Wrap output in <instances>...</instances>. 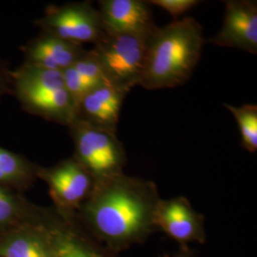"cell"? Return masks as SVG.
<instances>
[{
    "instance_id": "6da1fadb",
    "label": "cell",
    "mask_w": 257,
    "mask_h": 257,
    "mask_svg": "<svg viewBox=\"0 0 257 257\" xmlns=\"http://www.w3.org/2000/svg\"><path fill=\"white\" fill-rule=\"evenodd\" d=\"M160 199L155 182L123 172L95 181L79 209L92 236L119 253L158 231L156 211Z\"/></svg>"
},
{
    "instance_id": "7a4b0ae2",
    "label": "cell",
    "mask_w": 257,
    "mask_h": 257,
    "mask_svg": "<svg viewBox=\"0 0 257 257\" xmlns=\"http://www.w3.org/2000/svg\"><path fill=\"white\" fill-rule=\"evenodd\" d=\"M202 26L193 18L175 19L156 27L148 44L139 86L147 90L179 87L187 82L201 58Z\"/></svg>"
},
{
    "instance_id": "3957f363",
    "label": "cell",
    "mask_w": 257,
    "mask_h": 257,
    "mask_svg": "<svg viewBox=\"0 0 257 257\" xmlns=\"http://www.w3.org/2000/svg\"><path fill=\"white\" fill-rule=\"evenodd\" d=\"M150 36H104L91 50L108 82L130 92L139 86L144 72Z\"/></svg>"
},
{
    "instance_id": "277c9868",
    "label": "cell",
    "mask_w": 257,
    "mask_h": 257,
    "mask_svg": "<svg viewBox=\"0 0 257 257\" xmlns=\"http://www.w3.org/2000/svg\"><path fill=\"white\" fill-rule=\"evenodd\" d=\"M75 146L74 158L97 180L123 173L125 148L117 136L76 119L70 126Z\"/></svg>"
},
{
    "instance_id": "5b68a950",
    "label": "cell",
    "mask_w": 257,
    "mask_h": 257,
    "mask_svg": "<svg viewBox=\"0 0 257 257\" xmlns=\"http://www.w3.org/2000/svg\"><path fill=\"white\" fill-rule=\"evenodd\" d=\"M36 23L43 33L78 45L95 44L105 34L99 12L89 1L51 6Z\"/></svg>"
},
{
    "instance_id": "8992f818",
    "label": "cell",
    "mask_w": 257,
    "mask_h": 257,
    "mask_svg": "<svg viewBox=\"0 0 257 257\" xmlns=\"http://www.w3.org/2000/svg\"><path fill=\"white\" fill-rule=\"evenodd\" d=\"M204 215L195 211L185 196L160 199L156 211V225L175 240L180 247L206 241Z\"/></svg>"
},
{
    "instance_id": "52a82bcc",
    "label": "cell",
    "mask_w": 257,
    "mask_h": 257,
    "mask_svg": "<svg viewBox=\"0 0 257 257\" xmlns=\"http://www.w3.org/2000/svg\"><path fill=\"white\" fill-rule=\"evenodd\" d=\"M221 30L209 39L216 46L257 53V2L253 0H227Z\"/></svg>"
},
{
    "instance_id": "ba28073f",
    "label": "cell",
    "mask_w": 257,
    "mask_h": 257,
    "mask_svg": "<svg viewBox=\"0 0 257 257\" xmlns=\"http://www.w3.org/2000/svg\"><path fill=\"white\" fill-rule=\"evenodd\" d=\"M53 198L65 210L80 207L92 193L95 179L74 157L41 172Z\"/></svg>"
},
{
    "instance_id": "9c48e42d",
    "label": "cell",
    "mask_w": 257,
    "mask_h": 257,
    "mask_svg": "<svg viewBox=\"0 0 257 257\" xmlns=\"http://www.w3.org/2000/svg\"><path fill=\"white\" fill-rule=\"evenodd\" d=\"M98 3L105 34L149 36L156 28L147 1L102 0Z\"/></svg>"
},
{
    "instance_id": "30bf717a",
    "label": "cell",
    "mask_w": 257,
    "mask_h": 257,
    "mask_svg": "<svg viewBox=\"0 0 257 257\" xmlns=\"http://www.w3.org/2000/svg\"><path fill=\"white\" fill-rule=\"evenodd\" d=\"M128 92L110 84L93 88L79 103L77 119L116 135L120 111Z\"/></svg>"
},
{
    "instance_id": "8fae6325",
    "label": "cell",
    "mask_w": 257,
    "mask_h": 257,
    "mask_svg": "<svg viewBox=\"0 0 257 257\" xmlns=\"http://www.w3.org/2000/svg\"><path fill=\"white\" fill-rule=\"evenodd\" d=\"M81 45L43 33L24 49L27 64L63 72L83 55Z\"/></svg>"
},
{
    "instance_id": "7c38bea8",
    "label": "cell",
    "mask_w": 257,
    "mask_h": 257,
    "mask_svg": "<svg viewBox=\"0 0 257 257\" xmlns=\"http://www.w3.org/2000/svg\"><path fill=\"white\" fill-rule=\"evenodd\" d=\"M18 95L26 109L45 119L69 127L77 119V105L66 88L22 92Z\"/></svg>"
},
{
    "instance_id": "4fadbf2b",
    "label": "cell",
    "mask_w": 257,
    "mask_h": 257,
    "mask_svg": "<svg viewBox=\"0 0 257 257\" xmlns=\"http://www.w3.org/2000/svg\"><path fill=\"white\" fill-rule=\"evenodd\" d=\"M44 240L52 257H119L96 239L86 238L62 225L53 226Z\"/></svg>"
},
{
    "instance_id": "5bb4252c",
    "label": "cell",
    "mask_w": 257,
    "mask_h": 257,
    "mask_svg": "<svg viewBox=\"0 0 257 257\" xmlns=\"http://www.w3.org/2000/svg\"><path fill=\"white\" fill-rule=\"evenodd\" d=\"M223 106L230 110L238 124L243 148L249 153L257 151V106L254 104H244L234 107L224 103Z\"/></svg>"
},
{
    "instance_id": "9a60e30c",
    "label": "cell",
    "mask_w": 257,
    "mask_h": 257,
    "mask_svg": "<svg viewBox=\"0 0 257 257\" xmlns=\"http://www.w3.org/2000/svg\"><path fill=\"white\" fill-rule=\"evenodd\" d=\"M2 257H52L44 240L19 236L11 239L0 246Z\"/></svg>"
},
{
    "instance_id": "2e32d148",
    "label": "cell",
    "mask_w": 257,
    "mask_h": 257,
    "mask_svg": "<svg viewBox=\"0 0 257 257\" xmlns=\"http://www.w3.org/2000/svg\"><path fill=\"white\" fill-rule=\"evenodd\" d=\"M72 67L92 88L109 84L101 66L91 51H85Z\"/></svg>"
},
{
    "instance_id": "e0dca14e",
    "label": "cell",
    "mask_w": 257,
    "mask_h": 257,
    "mask_svg": "<svg viewBox=\"0 0 257 257\" xmlns=\"http://www.w3.org/2000/svg\"><path fill=\"white\" fill-rule=\"evenodd\" d=\"M64 77L65 87L71 96L74 98V101L78 105L81 101L84 95L90 92L92 88L88 83L86 82L82 77L77 74L73 67H70L62 72Z\"/></svg>"
},
{
    "instance_id": "ac0fdd59",
    "label": "cell",
    "mask_w": 257,
    "mask_h": 257,
    "mask_svg": "<svg viewBox=\"0 0 257 257\" xmlns=\"http://www.w3.org/2000/svg\"><path fill=\"white\" fill-rule=\"evenodd\" d=\"M24 173V163L19 156L0 148V174L7 182L15 180Z\"/></svg>"
},
{
    "instance_id": "d6986e66",
    "label": "cell",
    "mask_w": 257,
    "mask_h": 257,
    "mask_svg": "<svg viewBox=\"0 0 257 257\" xmlns=\"http://www.w3.org/2000/svg\"><path fill=\"white\" fill-rule=\"evenodd\" d=\"M147 3L150 6L155 5L164 10L175 19L187 13L189 10L197 6L200 3V1L198 0H148Z\"/></svg>"
},
{
    "instance_id": "ffe728a7",
    "label": "cell",
    "mask_w": 257,
    "mask_h": 257,
    "mask_svg": "<svg viewBox=\"0 0 257 257\" xmlns=\"http://www.w3.org/2000/svg\"><path fill=\"white\" fill-rule=\"evenodd\" d=\"M16 208L13 197L0 189V224L9 221L14 216Z\"/></svg>"
},
{
    "instance_id": "44dd1931",
    "label": "cell",
    "mask_w": 257,
    "mask_h": 257,
    "mask_svg": "<svg viewBox=\"0 0 257 257\" xmlns=\"http://www.w3.org/2000/svg\"><path fill=\"white\" fill-rule=\"evenodd\" d=\"M8 84H9L8 71L6 70L4 65L1 64V61H0V98L5 92H7Z\"/></svg>"
},
{
    "instance_id": "7402d4cb",
    "label": "cell",
    "mask_w": 257,
    "mask_h": 257,
    "mask_svg": "<svg viewBox=\"0 0 257 257\" xmlns=\"http://www.w3.org/2000/svg\"><path fill=\"white\" fill-rule=\"evenodd\" d=\"M165 257H194V252L189 246H183V247H180L179 250L176 251L174 254Z\"/></svg>"
}]
</instances>
